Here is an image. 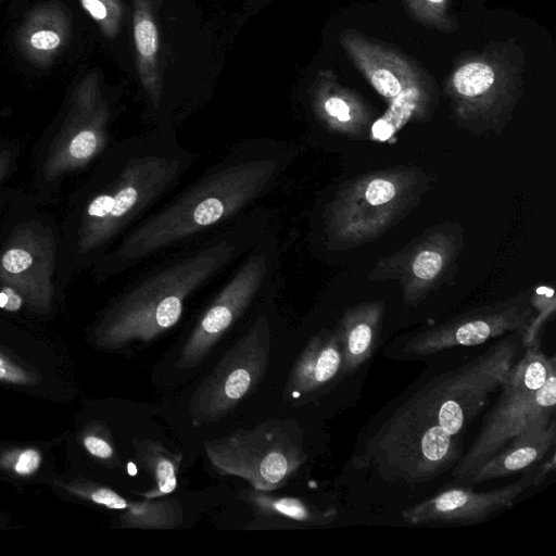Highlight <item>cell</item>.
Returning <instances> with one entry per match:
<instances>
[{"mask_svg":"<svg viewBox=\"0 0 556 556\" xmlns=\"http://www.w3.org/2000/svg\"><path fill=\"white\" fill-rule=\"evenodd\" d=\"M523 331H514L473 359L434 377L361 433L352 462L387 482L416 485L452 469L464 454L466 429L517 361Z\"/></svg>","mask_w":556,"mask_h":556,"instance_id":"1","label":"cell"},{"mask_svg":"<svg viewBox=\"0 0 556 556\" xmlns=\"http://www.w3.org/2000/svg\"><path fill=\"white\" fill-rule=\"evenodd\" d=\"M197 160L169 129L116 141L68 202L58 241V281L93 266Z\"/></svg>","mask_w":556,"mask_h":556,"instance_id":"2","label":"cell"},{"mask_svg":"<svg viewBox=\"0 0 556 556\" xmlns=\"http://www.w3.org/2000/svg\"><path fill=\"white\" fill-rule=\"evenodd\" d=\"M300 148L274 139L237 142L168 201L142 217L92 266L103 281L244 212L275 189Z\"/></svg>","mask_w":556,"mask_h":556,"instance_id":"3","label":"cell"},{"mask_svg":"<svg viewBox=\"0 0 556 556\" xmlns=\"http://www.w3.org/2000/svg\"><path fill=\"white\" fill-rule=\"evenodd\" d=\"M273 213L255 208L222 231L128 286L97 327L99 344L119 349L146 343L175 326L187 300L243 256L273 226Z\"/></svg>","mask_w":556,"mask_h":556,"instance_id":"4","label":"cell"},{"mask_svg":"<svg viewBox=\"0 0 556 556\" xmlns=\"http://www.w3.org/2000/svg\"><path fill=\"white\" fill-rule=\"evenodd\" d=\"M468 452L452 468L456 484L466 486L477 469L516 437L555 419L556 363L540 344L525 349L505 380Z\"/></svg>","mask_w":556,"mask_h":556,"instance_id":"5","label":"cell"},{"mask_svg":"<svg viewBox=\"0 0 556 556\" xmlns=\"http://www.w3.org/2000/svg\"><path fill=\"white\" fill-rule=\"evenodd\" d=\"M425 177L413 169H392L344 187L325 204L320 230L327 248L365 241L405 213L425 188Z\"/></svg>","mask_w":556,"mask_h":556,"instance_id":"6","label":"cell"},{"mask_svg":"<svg viewBox=\"0 0 556 556\" xmlns=\"http://www.w3.org/2000/svg\"><path fill=\"white\" fill-rule=\"evenodd\" d=\"M279 238L270 226L244 254L233 275L205 308L186 339L176 366L193 368L253 302L277 287Z\"/></svg>","mask_w":556,"mask_h":556,"instance_id":"7","label":"cell"},{"mask_svg":"<svg viewBox=\"0 0 556 556\" xmlns=\"http://www.w3.org/2000/svg\"><path fill=\"white\" fill-rule=\"evenodd\" d=\"M211 465L222 475L245 479L260 491L285 484L306 459L300 434L286 421L269 420L205 443Z\"/></svg>","mask_w":556,"mask_h":556,"instance_id":"8","label":"cell"},{"mask_svg":"<svg viewBox=\"0 0 556 556\" xmlns=\"http://www.w3.org/2000/svg\"><path fill=\"white\" fill-rule=\"evenodd\" d=\"M271 344L270 318L262 312L193 392L194 425L215 421L256 389L265 375Z\"/></svg>","mask_w":556,"mask_h":556,"instance_id":"9","label":"cell"},{"mask_svg":"<svg viewBox=\"0 0 556 556\" xmlns=\"http://www.w3.org/2000/svg\"><path fill=\"white\" fill-rule=\"evenodd\" d=\"M535 307L520 296L475 308L465 314L418 331L405 339L401 358H418L455 346H475L514 331H525Z\"/></svg>","mask_w":556,"mask_h":556,"instance_id":"10","label":"cell"},{"mask_svg":"<svg viewBox=\"0 0 556 556\" xmlns=\"http://www.w3.org/2000/svg\"><path fill=\"white\" fill-rule=\"evenodd\" d=\"M555 469V453L540 465L522 471L519 479L498 489L473 492L471 486L454 485L402 511L408 525L479 523L513 505L526 490L541 484Z\"/></svg>","mask_w":556,"mask_h":556,"instance_id":"11","label":"cell"},{"mask_svg":"<svg viewBox=\"0 0 556 556\" xmlns=\"http://www.w3.org/2000/svg\"><path fill=\"white\" fill-rule=\"evenodd\" d=\"M459 239L452 230L438 229L425 233L408 248L387 258L377 278L400 280L406 304L418 303L443 279L456 256Z\"/></svg>","mask_w":556,"mask_h":556,"instance_id":"12","label":"cell"},{"mask_svg":"<svg viewBox=\"0 0 556 556\" xmlns=\"http://www.w3.org/2000/svg\"><path fill=\"white\" fill-rule=\"evenodd\" d=\"M342 354L336 330H320L306 343L288 378L285 396L298 400L316 393L342 376Z\"/></svg>","mask_w":556,"mask_h":556,"instance_id":"13","label":"cell"},{"mask_svg":"<svg viewBox=\"0 0 556 556\" xmlns=\"http://www.w3.org/2000/svg\"><path fill=\"white\" fill-rule=\"evenodd\" d=\"M556 420L529 430L508 442L501 451L482 464L470 477L466 486L507 477L533 468L554 452Z\"/></svg>","mask_w":556,"mask_h":556,"instance_id":"14","label":"cell"},{"mask_svg":"<svg viewBox=\"0 0 556 556\" xmlns=\"http://www.w3.org/2000/svg\"><path fill=\"white\" fill-rule=\"evenodd\" d=\"M384 304L371 301L348 308L334 329L342 354V376L354 374L372 355Z\"/></svg>","mask_w":556,"mask_h":556,"instance_id":"15","label":"cell"},{"mask_svg":"<svg viewBox=\"0 0 556 556\" xmlns=\"http://www.w3.org/2000/svg\"><path fill=\"white\" fill-rule=\"evenodd\" d=\"M241 496L249 501L254 514L261 519L320 527L332 522L337 516L334 508L319 509L300 498L268 495L255 489Z\"/></svg>","mask_w":556,"mask_h":556,"instance_id":"16","label":"cell"},{"mask_svg":"<svg viewBox=\"0 0 556 556\" xmlns=\"http://www.w3.org/2000/svg\"><path fill=\"white\" fill-rule=\"evenodd\" d=\"M136 448L139 462L151 472L156 483V488L144 493V497L153 498L172 493L177 486L180 455L173 454L153 440L139 441Z\"/></svg>","mask_w":556,"mask_h":556,"instance_id":"17","label":"cell"},{"mask_svg":"<svg viewBox=\"0 0 556 556\" xmlns=\"http://www.w3.org/2000/svg\"><path fill=\"white\" fill-rule=\"evenodd\" d=\"M495 79L493 70L485 63L471 62L459 67L453 76L455 91L465 99H477L486 93Z\"/></svg>","mask_w":556,"mask_h":556,"instance_id":"18","label":"cell"},{"mask_svg":"<svg viewBox=\"0 0 556 556\" xmlns=\"http://www.w3.org/2000/svg\"><path fill=\"white\" fill-rule=\"evenodd\" d=\"M36 264L31 253L23 245H12L1 249L0 255V277L14 276L25 274Z\"/></svg>","mask_w":556,"mask_h":556,"instance_id":"19","label":"cell"},{"mask_svg":"<svg viewBox=\"0 0 556 556\" xmlns=\"http://www.w3.org/2000/svg\"><path fill=\"white\" fill-rule=\"evenodd\" d=\"M135 39L138 51L142 56L150 58L157 50V31L154 23L143 17L135 26Z\"/></svg>","mask_w":556,"mask_h":556,"instance_id":"20","label":"cell"},{"mask_svg":"<svg viewBox=\"0 0 556 556\" xmlns=\"http://www.w3.org/2000/svg\"><path fill=\"white\" fill-rule=\"evenodd\" d=\"M369 77L376 90L386 98L395 99L403 91L401 80L386 68H375Z\"/></svg>","mask_w":556,"mask_h":556,"instance_id":"21","label":"cell"},{"mask_svg":"<svg viewBox=\"0 0 556 556\" xmlns=\"http://www.w3.org/2000/svg\"><path fill=\"white\" fill-rule=\"evenodd\" d=\"M325 114L331 119V126H346L352 121L350 104L340 97H329L324 102Z\"/></svg>","mask_w":556,"mask_h":556,"instance_id":"22","label":"cell"},{"mask_svg":"<svg viewBox=\"0 0 556 556\" xmlns=\"http://www.w3.org/2000/svg\"><path fill=\"white\" fill-rule=\"evenodd\" d=\"M88 496L93 503L111 509L124 510L129 504L127 500L105 486L93 488Z\"/></svg>","mask_w":556,"mask_h":556,"instance_id":"23","label":"cell"},{"mask_svg":"<svg viewBox=\"0 0 556 556\" xmlns=\"http://www.w3.org/2000/svg\"><path fill=\"white\" fill-rule=\"evenodd\" d=\"M84 446L96 458L101 460H111L114 457V450L111 443L96 433H90L84 438Z\"/></svg>","mask_w":556,"mask_h":556,"instance_id":"24","label":"cell"},{"mask_svg":"<svg viewBox=\"0 0 556 556\" xmlns=\"http://www.w3.org/2000/svg\"><path fill=\"white\" fill-rule=\"evenodd\" d=\"M41 464V455L35 450H25L17 454L13 470L20 476L33 475Z\"/></svg>","mask_w":556,"mask_h":556,"instance_id":"25","label":"cell"},{"mask_svg":"<svg viewBox=\"0 0 556 556\" xmlns=\"http://www.w3.org/2000/svg\"><path fill=\"white\" fill-rule=\"evenodd\" d=\"M0 381L12 383H25L27 378L25 372L11 364L0 354Z\"/></svg>","mask_w":556,"mask_h":556,"instance_id":"26","label":"cell"},{"mask_svg":"<svg viewBox=\"0 0 556 556\" xmlns=\"http://www.w3.org/2000/svg\"><path fill=\"white\" fill-rule=\"evenodd\" d=\"M30 43L36 49L49 50L59 46V36L51 30H40L31 36Z\"/></svg>","mask_w":556,"mask_h":556,"instance_id":"27","label":"cell"},{"mask_svg":"<svg viewBox=\"0 0 556 556\" xmlns=\"http://www.w3.org/2000/svg\"><path fill=\"white\" fill-rule=\"evenodd\" d=\"M83 5L89 11V13L98 20H102L106 16V9L104 4L99 0H81Z\"/></svg>","mask_w":556,"mask_h":556,"instance_id":"28","label":"cell"},{"mask_svg":"<svg viewBox=\"0 0 556 556\" xmlns=\"http://www.w3.org/2000/svg\"><path fill=\"white\" fill-rule=\"evenodd\" d=\"M430 3H435V4H440L442 2H444L445 0H428Z\"/></svg>","mask_w":556,"mask_h":556,"instance_id":"29","label":"cell"}]
</instances>
